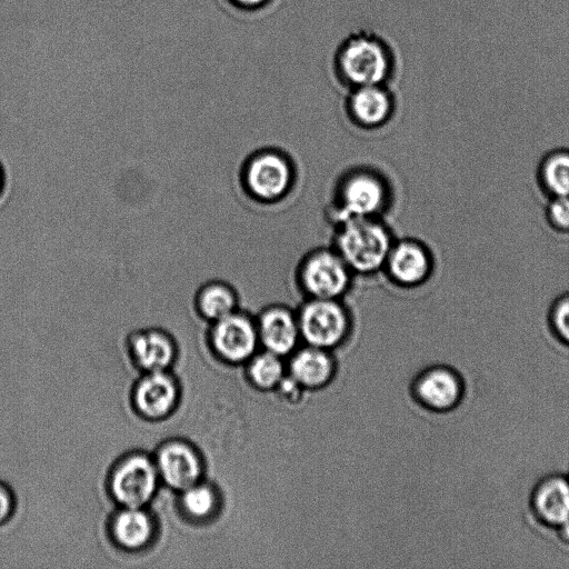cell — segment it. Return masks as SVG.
<instances>
[{"label": "cell", "instance_id": "obj_6", "mask_svg": "<svg viewBox=\"0 0 569 569\" xmlns=\"http://www.w3.org/2000/svg\"><path fill=\"white\" fill-rule=\"evenodd\" d=\"M437 272V253L430 240L405 236L395 239L381 276L401 291L430 287Z\"/></svg>", "mask_w": 569, "mask_h": 569}, {"label": "cell", "instance_id": "obj_25", "mask_svg": "<svg viewBox=\"0 0 569 569\" xmlns=\"http://www.w3.org/2000/svg\"><path fill=\"white\" fill-rule=\"evenodd\" d=\"M11 510V500L7 490L0 486V523L9 516Z\"/></svg>", "mask_w": 569, "mask_h": 569}, {"label": "cell", "instance_id": "obj_24", "mask_svg": "<svg viewBox=\"0 0 569 569\" xmlns=\"http://www.w3.org/2000/svg\"><path fill=\"white\" fill-rule=\"evenodd\" d=\"M547 217L555 229L569 231V196L550 198Z\"/></svg>", "mask_w": 569, "mask_h": 569}, {"label": "cell", "instance_id": "obj_22", "mask_svg": "<svg viewBox=\"0 0 569 569\" xmlns=\"http://www.w3.org/2000/svg\"><path fill=\"white\" fill-rule=\"evenodd\" d=\"M549 321L557 339L569 346V292L560 296L553 302Z\"/></svg>", "mask_w": 569, "mask_h": 569}, {"label": "cell", "instance_id": "obj_5", "mask_svg": "<svg viewBox=\"0 0 569 569\" xmlns=\"http://www.w3.org/2000/svg\"><path fill=\"white\" fill-rule=\"evenodd\" d=\"M337 72L350 89L386 84L393 61L387 44L370 33H358L348 38L339 48L336 58Z\"/></svg>", "mask_w": 569, "mask_h": 569}, {"label": "cell", "instance_id": "obj_27", "mask_svg": "<svg viewBox=\"0 0 569 569\" xmlns=\"http://www.w3.org/2000/svg\"><path fill=\"white\" fill-rule=\"evenodd\" d=\"M6 187V172L4 168L0 161V197L2 196Z\"/></svg>", "mask_w": 569, "mask_h": 569}, {"label": "cell", "instance_id": "obj_12", "mask_svg": "<svg viewBox=\"0 0 569 569\" xmlns=\"http://www.w3.org/2000/svg\"><path fill=\"white\" fill-rule=\"evenodd\" d=\"M417 395L431 410L439 413L452 411L463 396V382L450 367L437 366L425 372L417 383Z\"/></svg>", "mask_w": 569, "mask_h": 569}, {"label": "cell", "instance_id": "obj_26", "mask_svg": "<svg viewBox=\"0 0 569 569\" xmlns=\"http://www.w3.org/2000/svg\"><path fill=\"white\" fill-rule=\"evenodd\" d=\"M232 4L243 9H257L264 6L269 0H229Z\"/></svg>", "mask_w": 569, "mask_h": 569}, {"label": "cell", "instance_id": "obj_14", "mask_svg": "<svg viewBox=\"0 0 569 569\" xmlns=\"http://www.w3.org/2000/svg\"><path fill=\"white\" fill-rule=\"evenodd\" d=\"M193 305L202 318L213 322L238 310L240 296L232 283L223 279H211L196 290Z\"/></svg>", "mask_w": 569, "mask_h": 569}, {"label": "cell", "instance_id": "obj_13", "mask_svg": "<svg viewBox=\"0 0 569 569\" xmlns=\"http://www.w3.org/2000/svg\"><path fill=\"white\" fill-rule=\"evenodd\" d=\"M156 482V470L151 462L142 457H134L116 472L112 489L121 503L138 508L151 498Z\"/></svg>", "mask_w": 569, "mask_h": 569}, {"label": "cell", "instance_id": "obj_8", "mask_svg": "<svg viewBox=\"0 0 569 569\" xmlns=\"http://www.w3.org/2000/svg\"><path fill=\"white\" fill-rule=\"evenodd\" d=\"M530 512L553 551L556 567H559V561L569 560L556 536V529L569 520V476L543 477L531 492Z\"/></svg>", "mask_w": 569, "mask_h": 569}, {"label": "cell", "instance_id": "obj_4", "mask_svg": "<svg viewBox=\"0 0 569 569\" xmlns=\"http://www.w3.org/2000/svg\"><path fill=\"white\" fill-rule=\"evenodd\" d=\"M357 277L328 243L307 250L297 261L292 281L302 299H346Z\"/></svg>", "mask_w": 569, "mask_h": 569}, {"label": "cell", "instance_id": "obj_7", "mask_svg": "<svg viewBox=\"0 0 569 569\" xmlns=\"http://www.w3.org/2000/svg\"><path fill=\"white\" fill-rule=\"evenodd\" d=\"M296 310L301 338L317 348L337 346L352 325L346 299H302Z\"/></svg>", "mask_w": 569, "mask_h": 569}, {"label": "cell", "instance_id": "obj_3", "mask_svg": "<svg viewBox=\"0 0 569 569\" xmlns=\"http://www.w3.org/2000/svg\"><path fill=\"white\" fill-rule=\"evenodd\" d=\"M299 167L292 154L276 146L251 151L241 162L238 183L244 197L261 207L286 202L299 184Z\"/></svg>", "mask_w": 569, "mask_h": 569}, {"label": "cell", "instance_id": "obj_2", "mask_svg": "<svg viewBox=\"0 0 569 569\" xmlns=\"http://www.w3.org/2000/svg\"><path fill=\"white\" fill-rule=\"evenodd\" d=\"M329 244L358 278L381 274L397 238L387 218H349L330 223Z\"/></svg>", "mask_w": 569, "mask_h": 569}, {"label": "cell", "instance_id": "obj_10", "mask_svg": "<svg viewBox=\"0 0 569 569\" xmlns=\"http://www.w3.org/2000/svg\"><path fill=\"white\" fill-rule=\"evenodd\" d=\"M211 339L217 351L230 361L250 357L259 340L256 317L239 308L212 322Z\"/></svg>", "mask_w": 569, "mask_h": 569}, {"label": "cell", "instance_id": "obj_11", "mask_svg": "<svg viewBox=\"0 0 569 569\" xmlns=\"http://www.w3.org/2000/svg\"><path fill=\"white\" fill-rule=\"evenodd\" d=\"M254 317L259 340L272 353H289L301 338L296 308L269 303Z\"/></svg>", "mask_w": 569, "mask_h": 569}, {"label": "cell", "instance_id": "obj_15", "mask_svg": "<svg viewBox=\"0 0 569 569\" xmlns=\"http://www.w3.org/2000/svg\"><path fill=\"white\" fill-rule=\"evenodd\" d=\"M159 468L167 483L188 489L196 482L200 468L197 457L182 445L167 446L159 456Z\"/></svg>", "mask_w": 569, "mask_h": 569}, {"label": "cell", "instance_id": "obj_1", "mask_svg": "<svg viewBox=\"0 0 569 569\" xmlns=\"http://www.w3.org/2000/svg\"><path fill=\"white\" fill-rule=\"evenodd\" d=\"M396 193L393 182L380 168L369 163L350 166L333 182L327 220L330 224L349 218H387Z\"/></svg>", "mask_w": 569, "mask_h": 569}, {"label": "cell", "instance_id": "obj_23", "mask_svg": "<svg viewBox=\"0 0 569 569\" xmlns=\"http://www.w3.org/2000/svg\"><path fill=\"white\" fill-rule=\"evenodd\" d=\"M183 503L187 510L193 516H206L213 507L214 497L212 491L207 487L191 486L186 491Z\"/></svg>", "mask_w": 569, "mask_h": 569}, {"label": "cell", "instance_id": "obj_20", "mask_svg": "<svg viewBox=\"0 0 569 569\" xmlns=\"http://www.w3.org/2000/svg\"><path fill=\"white\" fill-rule=\"evenodd\" d=\"M150 531L151 526L147 515L138 508H129L116 519V537L128 548L142 546L148 540Z\"/></svg>", "mask_w": 569, "mask_h": 569}, {"label": "cell", "instance_id": "obj_21", "mask_svg": "<svg viewBox=\"0 0 569 569\" xmlns=\"http://www.w3.org/2000/svg\"><path fill=\"white\" fill-rule=\"evenodd\" d=\"M249 373L258 387L268 389L281 380L282 363L278 355L267 350L253 359Z\"/></svg>", "mask_w": 569, "mask_h": 569}, {"label": "cell", "instance_id": "obj_16", "mask_svg": "<svg viewBox=\"0 0 569 569\" xmlns=\"http://www.w3.org/2000/svg\"><path fill=\"white\" fill-rule=\"evenodd\" d=\"M176 397L172 381L160 371L144 378L137 390V405L149 417H161L167 413Z\"/></svg>", "mask_w": 569, "mask_h": 569}, {"label": "cell", "instance_id": "obj_18", "mask_svg": "<svg viewBox=\"0 0 569 569\" xmlns=\"http://www.w3.org/2000/svg\"><path fill=\"white\" fill-rule=\"evenodd\" d=\"M133 349L139 363L154 372L167 367L173 355L172 345L164 333L149 330L137 335Z\"/></svg>", "mask_w": 569, "mask_h": 569}, {"label": "cell", "instance_id": "obj_17", "mask_svg": "<svg viewBox=\"0 0 569 569\" xmlns=\"http://www.w3.org/2000/svg\"><path fill=\"white\" fill-rule=\"evenodd\" d=\"M290 369L299 385L315 388L329 380L333 366L323 349L309 346L293 357Z\"/></svg>", "mask_w": 569, "mask_h": 569}, {"label": "cell", "instance_id": "obj_19", "mask_svg": "<svg viewBox=\"0 0 569 569\" xmlns=\"http://www.w3.org/2000/svg\"><path fill=\"white\" fill-rule=\"evenodd\" d=\"M539 180L551 198L569 196V150L549 152L540 163Z\"/></svg>", "mask_w": 569, "mask_h": 569}, {"label": "cell", "instance_id": "obj_9", "mask_svg": "<svg viewBox=\"0 0 569 569\" xmlns=\"http://www.w3.org/2000/svg\"><path fill=\"white\" fill-rule=\"evenodd\" d=\"M345 111L355 128L365 132H376L392 120L396 99L386 84L357 87L350 89Z\"/></svg>", "mask_w": 569, "mask_h": 569}]
</instances>
